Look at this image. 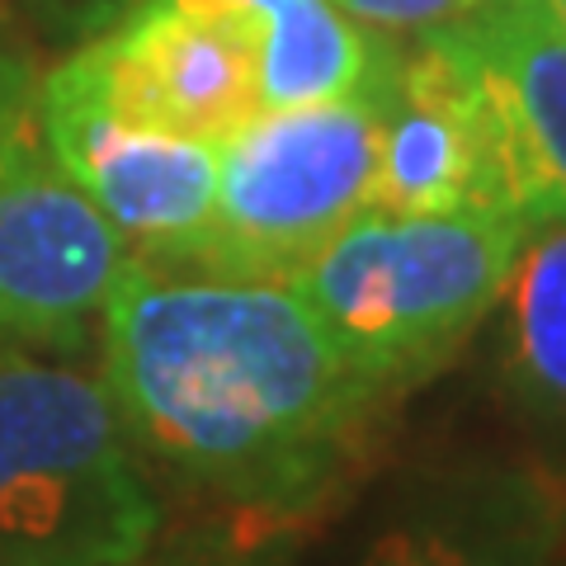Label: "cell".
<instances>
[{"mask_svg": "<svg viewBox=\"0 0 566 566\" xmlns=\"http://www.w3.org/2000/svg\"><path fill=\"white\" fill-rule=\"evenodd\" d=\"M99 354L137 453L260 520L322 501L387 397L283 279L142 255L123 260L104 297Z\"/></svg>", "mask_w": 566, "mask_h": 566, "instance_id": "6da1fadb", "label": "cell"}, {"mask_svg": "<svg viewBox=\"0 0 566 566\" xmlns=\"http://www.w3.org/2000/svg\"><path fill=\"white\" fill-rule=\"evenodd\" d=\"M528 227L510 212H359L289 289L322 322L349 368L382 387H411L491 316Z\"/></svg>", "mask_w": 566, "mask_h": 566, "instance_id": "7a4b0ae2", "label": "cell"}, {"mask_svg": "<svg viewBox=\"0 0 566 566\" xmlns=\"http://www.w3.org/2000/svg\"><path fill=\"white\" fill-rule=\"evenodd\" d=\"M161 501L99 374L0 349V566H133Z\"/></svg>", "mask_w": 566, "mask_h": 566, "instance_id": "3957f363", "label": "cell"}, {"mask_svg": "<svg viewBox=\"0 0 566 566\" xmlns=\"http://www.w3.org/2000/svg\"><path fill=\"white\" fill-rule=\"evenodd\" d=\"M378 170V95L260 109L218 147V203L185 270L289 279L368 212Z\"/></svg>", "mask_w": 566, "mask_h": 566, "instance_id": "277c9868", "label": "cell"}, {"mask_svg": "<svg viewBox=\"0 0 566 566\" xmlns=\"http://www.w3.org/2000/svg\"><path fill=\"white\" fill-rule=\"evenodd\" d=\"M368 208H491L524 227L547 218L505 104L458 24L397 39L378 91V170Z\"/></svg>", "mask_w": 566, "mask_h": 566, "instance_id": "5b68a950", "label": "cell"}, {"mask_svg": "<svg viewBox=\"0 0 566 566\" xmlns=\"http://www.w3.org/2000/svg\"><path fill=\"white\" fill-rule=\"evenodd\" d=\"M109 218L52 161L39 76L0 52V340L76 354L91 345L123 260Z\"/></svg>", "mask_w": 566, "mask_h": 566, "instance_id": "8992f818", "label": "cell"}, {"mask_svg": "<svg viewBox=\"0 0 566 566\" xmlns=\"http://www.w3.org/2000/svg\"><path fill=\"white\" fill-rule=\"evenodd\" d=\"M43 142L133 255L193 264L218 203V147L114 114L71 62L39 76Z\"/></svg>", "mask_w": 566, "mask_h": 566, "instance_id": "52a82bcc", "label": "cell"}, {"mask_svg": "<svg viewBox=\"0 0 566 566\" xmlns=\"http://www.w3.org/2000/svg\"><path fill=\"white\" fill-rule=\"evenodd\" d=\"M114 114L222 147L260 114L255 52L232 20L193 0H133L66 57Z\"/></svg>", "mask_w": 566, "mask_h": 566, "instance_id": "ba28073f", "label": "cell"}, {"mask_svg": "<svg viewBox=\"0 0 566 566\" xmlns=\"http://www.w3.org/2000/svg\"><path fill=\"white\" fill-rule=\"evenodd\" d=\"M557 501L528 472L463 468L434 476L387 520L359 566H562Z\"/></svg>", "mask_w": 566, "mask_h": 566, "instance_id": "9c48e42d", "label": "cell"}, {"mask_svg": "<svg viewBox=\"0 0 566 566\" xmlns=\"http://www.w3.org/2000/svg\"><path fill=\"white\" fill-rule=\"evenodd\" d=\"M241 29L260 71V109L378 95L397 39L354 24L335 0H193Z\"/></svg>", "mask_w": 566, "mask_h": 566, "instance_id": "30bf717a", "label": "cell"}, {"mask_svg": "<svg viewBox=\"0 0 566 566\" xmlns=\"http://www.w3.org/2000/svg\"><path fill=\"white\" fill-rule=\"evenodd\" d=\"M458 33L505 104L547 218H566V24L547 0H482Z\"/></svg>", "mask_w": 566, "mask_h": 566, "instance_id": "8fae6325", "label": "cell"}, {"mask_svg": "<svg viewBox=\"0 0 566 566\" xmlns=\"http://www.w3.org/2000/svg\"><path fill=\"white\" fill-rule=\"evenodd\" d=\"M491 312L505 397L538 424H566V218L528 227Z\"/></svg>", "mask_w": 566, "mask_h": 566, "instance_id": "7c38bea8", "label": "cell"}, {"mask_svg": "<svg viewBox=\"0 0 566 566\" xmlns=\"http://www.w3.org/2000/svg\"><path fill=\"white\" fill-rule=\"evenodd\" d=\"M133 566H289V538L274 528L208 524L166 547L151 543V553Z\"/></svg>", "mask_w": 566, "mask_h": 566, "instance_id": "4fadbf2b", "label": "cell"}, {"mask_svg": "<svg viewBox=\"0 0 566 566\" xmlns=\"http://www.w3.org/2000/svg\"><path fill=\"white\" fill-rule=\"evenodd\" d=\"M335 6L378 39H420L430 29L468 20L482 0H335Z\"/></svg>", "mask_w": 566, "mask_h": 566, "instance_id": "5bb4252c", "label": "cell"}, {"mask_svg": "<svg viewBox=\"0 0 566 566\" xmlns=\"http://www.w3.org/2000/svg\"><path fill=\"white\" fill-rule=\"evenodd\" d=\"M547 6H553V10H557V20L566 24V0H547Z\"/></svg>", "mask_w": 566, "mask_h": 566, "instance_id": "9a60e30c", "label": "cell"}, {"mask_svg": "<svg viewBox=\"0 0 566 566\" xmlns=\"http://www.w3.org/2000/svg\"><path fill=\"white\" fill-rule=\"evenodd\" d=\"M0 52H6V43H0Z\"/></svg>", "mask_w": 566, "mask_h": 566, "instance_id": "2e32d148", "label": "cell"}]
</instances>
